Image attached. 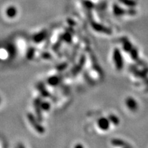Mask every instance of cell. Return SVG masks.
<instances>
[{"label":"cell","mask_w":148,"mask_h":148,"mask_svg":"<svg viewBox=\"0 0 148 148\" xmlns=\"http://www.w3.org/2000/svg\"><path fill=\"white\" fill-rule=\"evenodd\" d=\"M112 62H113L114 67L117 71L123 69L124 66V62H123V56L121 54V50L119 48H114L112 52Z\"/></svg>","instance_id":"6da1fadb"},{"label":"cell","mask_w":148,"mask_h":148,"mask_svg":"<svg viewBox=\"0 0 148 148\" xmlns=\"http://www.w3.org/2000/svg\"><path fill=\"white\" fill-rule=\"evenodd\" d=\"M27 117L30 124L32 125V126L34 127L37 132L39 133V134H43L45 132V128L40 124V121L35 117L34 115L29 112L27 114Z\"/></svg>","instance_id":"7a4b0ae2"},{"label":"cell","mask_w":148,"mask_h":148,"mask_svg":"<svg viewBox=\"0 0 148 148\" xmlns=\"http://www.w3.org/2000/svg\"><path fill=\"white\" fill-rule=\"evenodd\" d=\"M111 122L109 117L101 116L97 121V126L98 128L103 132H108L111 127Z\"/></svg>","instance_id":"3957f363"},{"label":"cell","mask_w":148,"mask_h":148,"mask_svg":"<svg viewBox=\"0 0 148 148\" xmlns=\"http://www.w3.org/2000/svg\"><path fill=\"white\" fill-rule=\"evenodd\" d=\"M125 104L131 112H136L138 110V102L134 97H127L125 99Z\"/></svg>","instance_id":"277c9868"},{"label":"cell","mask_w":148,"mask_h":148,"mask_svg":"<svg viewBox=\"0 0 148 148\" xmlns=\"http://www.w3.org/2000/svg\"><path fill=\"white\" fill-rule=\"evenodd\" d=\"M41 99L40 98H37L35 99L34 101V108H35V112H36V116H37V119L40 122L42 121V108H41Z\"/></svg>","instance_id":"5b68a950"},{"label":"cell","mask_w":148,"mask_h":148,"mask_svg":"<svg viewBox=\"0 0 148 148\" xmlns=\"http://www.w3.org/2000/svg\"><path fill=\"white\" fill-rule=\"evenodd\" d=\"M46 36H47V32L45 30L42 31L38 34L34 35L33 36V40H34V42H41L42 40H44Z\"/></svg>","instance_id":"8992f818"},{"label":"cell","mask_w":148,"mask_h":148,"mask_svg":"<svg viewBox=\"0 0 148 148\" xmlns=\"http://www.w3.org/2000/svg\"><path fill=\"white\" fill-rule=\"evenodd\" d=\"M16 14H17V10L14 6H10L7 9L6 14L8 17L14 18Z\"/></svg>","instance_id":"52a82bcc"},{"label":"cell","mask_w":148,"mask_h":148,"mask_svg":"<svg viewBox=\"0 0 148 148\" xmlns=\"http://www.w3.org/2000/svg\"><path fill=\"white\" fill-rule=\"evenodd\" d=\"M59 82H60V79L57 76H52L47 79L48 84L52 85V86L57 85L59 83Z\"/></svg>","instance_id":"ba28073f"},{"label":"cell","mask_w":148,"mask_h":148,"mask_svg":"<svg viewBox=\"0 0 148 148\" xmlns=\"http://www.w3.org/2000/svg\"><path fill=\"white\" fill-rule=\"evenodd\" d=\"M108 117L110 119L112 125H118L119 124V119L116 115H114V114H109Z\"/></svg>","instance_id":"9c48e42d"},{"label":"cell","mask_w":148,"mask_h":148,"mask_svg":"<svg viewBox=\"0 0 148 148\" xmlns=\"http://www.w3.org/2000/svg\"><path fill=\"white\" fill-rule=\"evenodd\" d=\"M111 143L114 146H119V147H125V146H127L125 142L120 139H113L111 142Z\"/></svg>","instance_id":"30bf717a"},{"label":"cell","mask_w":148,"mask_h":148,"mask_svg":"<svg viewBox=\"0 0 148 148\" xmlns=\"http://www.w3.org/2000/svg\"><path fill=\"white\" fill-rule=\"evenodd\" d=\"M38 87L39 88L40 92H41V95H42V96H43V97H47V96L49 95V92H48L47 90L45 89V86H44L43 85L40 84L38 85Z\"/></svg>","instance_id":"8fae6325"},{"label":"cell","mask_w":148,"mask_h":148,"mask_svg":"<svg viewBox=\"0 0 148 148\" xmlns=\"http://www.w3.org/2000/svg\"><path fill=\"white\" fill-rule=\"evenodd\" d=\"M41 108L42 110L47 111L50 108V103L47 102V101H44V102H41Z\"/></svg>","instance_id":"7c38bea8"},{"label":"cell","mask_w":148,"mask_h":148,"mask_svg":"<svg viewBox=\"0 0 148 148\" xmlns=\"http://www.w3.org/2000/svg\"><path fill=\"white\" fill-rule=\"evenodd\" d=\"M62 38L64 40H66V41H70L71 40V36L69 34H65L63 36V37H62Z\"/></svg>","instance_id":"4fadbf2b"},{"label":"cell","mask_w":148,"mask_h":148,"mask_svg":"<svg viewBox=\"0 0 148 148\" xmlns=\"http://www.w3.org/2000/svg\"><path fill=\"white\" fill-rule=\"evenodd\" d=\"M34 49H30L27 53V57H28L29 56H34Z\"/></svg>","instance_id":"5bb4252c"},{"label":"cell","mask_w":148,"mask_h":148,"mask_svg":"<svg viewBox=\"0 0 148 148\" xmlns=\"http://www.w3.org/2000/svg\"><path fill=\"white\" fill-rule=\"evenodd\" d=\"M75 147H83V145H75Z\"/></svg>","instance_id":"9a60e30c"},{"label":"cell","mask_w":148,"mask_h":148,"mask_svg":"<svg viewBox=\"0 0 148 148\" xmlns=\"http://www.w3.org/2000/svg\"><path fill=\"white\" fill-rule=\"evenodd\" d=\"M0 102H1V98H0Z\"/></svg>","instance_id":"2e32d148"}]
</instances>
